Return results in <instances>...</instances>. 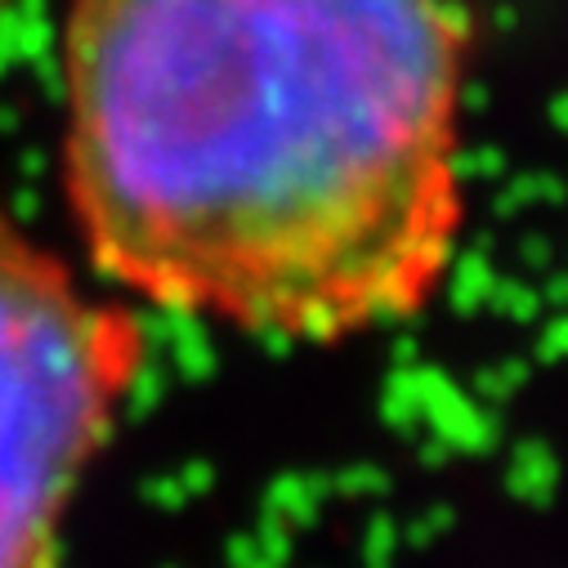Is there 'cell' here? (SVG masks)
I'll use <instances>...</instances> for the list:
<instances>
[{"mask_svg":"<svg viewBox=\"0 0 568 568\" xmlns=\"http://www.w3.org/2000/svg\"><path fill=\"white\" fill-rule=\"evenodd\" d=\"M453 0H68L63 189L90 260L277 341L416 318L457 255Z\"/></svg>","mask_w":568,"mask_h":568,"instance_id":"6da1fadb","label":"cell"},{"mask_svg":"<svg viewBox=\"0 0 568 568\" xmlns=\"http://www.w3.org/2000/svg\"><path fill=\"white\" fill-rule=\"evenodd\" d=\"M139 367V318L90 296L0 202V568H59L68 506Z\"/></svg>","mask_w":568,"mask_h":568,"instance_id":"7a4b0ae2","label":"cell"},{"mask_svg":"<svg viewBox=\"0 0 568 568\" xmlns=\"http://www.w3.org/2000/svg\"><path fill=\"white\" fill-rule=\"evenodd\" d=\"M14 6H19V0H0V23H6V14H10Z\"/></svg>","mask_w":568,"mask_h":568,"instance_id":"3957f363","label":"cell"}]
</instances>
